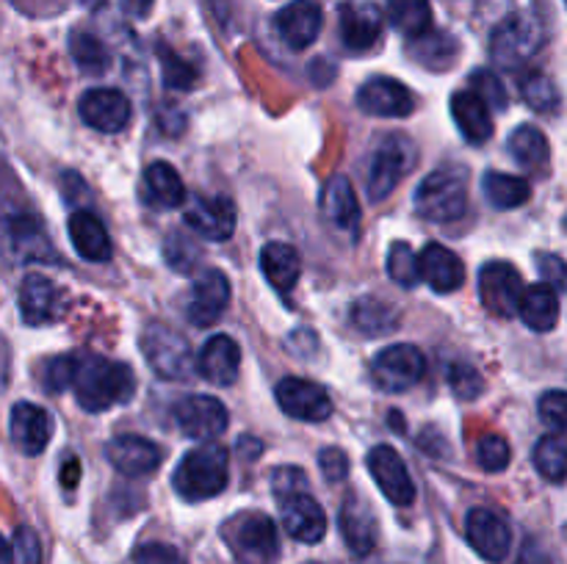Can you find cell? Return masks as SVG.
Segmentation results:
<instances>
[{
  "label": "cell",
  "mask_w": 567,
  "mask_h": 564,
  "mask_svg": "<svg viewBox=\"0 0 567 564\" xmlns=\"http://www.w3.org/2000/svg\"><path fill=\"white\" fill-rule=\"evenodd\" d=\"M66 227H70L72 247H75V252L83 260H89V263H105V260H111L114 247H111L109 230H105V224L92 210H75Z\"/></svg>",
  "instance_id": "cell-29"
},
{
  "label": "cell",
  "mask_w": 567,
  "mask_h": 564,
  "mask_svg": "<svg viewBox=\"0 0 567 564\" xmlns=\"http://www.w3.org/2000/svg\"><path fill=\"white\" fill-rule=\"evenodd\" d=\"M186 224L208 241H227L236 232V205L221 194L194 197L186 208Z\"/></svg>",
  "instance_id": "cell-21"
},
{
  "label": "cell",
  "mask_w": 567,
  "mask_h": 564,
  "mask_svg": "<svg viewBox=\"0 0 567 564\" xmlns=\"http://www.w3.org/2000/svg\"><path fill=\"white\" fill-rule=\"evenodd\" d=\"M11 442L20 448L25 457H39L48 448L50 437H53V418L44 407L31 401H20L11 407L9 418Z\"/></svg>",
  "instance_id": "cell-20"
},
{
  "label": "cell",
  "mask_w": 567,
  "mask_h": 564,
  "mask_svg": "<svg viewBox=\"0 0 567 564\" xmlns=\"http://www.w3.org/2000/svg\"><path fill=\"white\" fill-rule=\"evenodd\" d=\"M6 553H9V542H6L3 534H0V564L6 562Z\"/></svg>",
  "instance_id": "cell-58"
},
{
  "label": "cell",
  "mask_w": 567,
  "mask_h": 564,
  "mask_svg": "<svg viewBox=\"0 0 567 564\" xmlns=\"http://www.w3.org/2000/svg\"><path fill=\"white\" fill-rule=\"evenodd\" d=\"M3 564H42V545H39L37 531L20 525L14 531V540H11Z\"/></svg>",
  "instance_id": "cell-45"
},
{
  "label": "cell",
  "mask_w": 567,
  "mask_h": 564,
  "mask_svg": "<svg viewBox=\"0 0 567 564\" xmlns=\"http://www.w3.org/2000/svg\"><path fill=\"white\" fill-rule=\"evenodd\" d=\"M471 92H474L476 97L487 105V108L502 111L504 105H507V92H504L502 81H498V77L487 70H480L471 75Z\"/></svg>",
  "instance_id": "cell-48"
},
{
  "label": "cell",
  "mask_w": 567,
  "mask_h": 564,
  "mask_svg": "<svg viewBox=\"0 0 567 564\" xmlns=\"http://www.w3.org/2000/svg\"><path fill=\"white\" fill-rule=\"evenodd\" d=\"M105 457L114 464L116 473L127 479H142L158 470L161 448L153 440L138 435H120L105 446Z\"/></svg>",
  "instance_id": "cell-22"
},
{
  "label": "cell",
  "mask_w": 567,
  "mask_h": 564,
  "mask_svg": "<svg viewBox=\"0 0 567 564\" xmlns=\"http://www.w3.org/2000/svg\"><path fill=\"white\" fill-rule=\"evenodd\" d=\"M338 523H341L343 542H347V547L354 556L363 558L374 553L377 540H380V525H377V514L371 512V506L363 498L349 495L343 501L341 514H338Z\"/></svg>",
  "instance_id": "cell-24"
},
{
  "label": "cell",
  "mask_w": 567,
  "mask_h": 564,
  "mask_svg": "<svg viewBox=\"0 0 567 564\" xmlns=\"http://www.w3.org/2000/svg\"><path fill=\"white\" fill-rule=\"evenodd\" d=\"M537 271H540L543 282L551 285L554 291H563L567 282V271H565V260L559 254H537Z\"/></svg>",
  "instance_id": "cell-54"
},
{
  "label": "cell",
  "mask_w": 567,
  "mask_h": 564,
  "mask_svg": "<svg viewBox=\"0 0 567 564\" xmlns=\"http://www.w3.org/2000/svg\"><path fill=\"white\" fill-rule=\"evenodd\" d=\"M426 370V357L413 343H393L371 363V379L385 393H404L419 385Z\"/></svg>",
  "instance_id": "cell-9"
},
{
  "label": "cell",
  "mask_w": 567,
  "mask_h": 564,
  "mask_svg": "<svg viewBox=\"0 0 567 564\" xmlns=\"http://www.w3.org/2000/svg\"><path fill=\"white\" fill-rule=\"evenodd\" d=\"M349 318H352L354 330L363 332V335L382 337V335H388V332L396 330L399 310L391 307L385 299L365 296V299H358V302H354L352 315H349Z\"/></svg>",
  "instance_id": "cell-33"
},
{
  "label": "cell",
  "mask_w": 567,
  "mask_h": 564,
  "mask_svg": "<svg viewBox=\"0 0 567 564\" xmlns=\"http://www.w3.org/2000/svg\"><path fill=\"white\" fill-rule=\"evenodd\" d=\"M227 304H230V280L221 271L210 269L203 276H197V282L192 285L186 318L199 330H205V326H214L221 318Z\"/></svg>",
  "instance_id": "cell-18"
},
{
  "label": "cell",
  "mask_w": 567,
  "mask_h": 564,
  "mask_svg": "<svg viewBox=\"0 0 567 564\" xmlns=\"http://www.w3.org/2000/svg\"><path fill=\"white\" fill-rule=\"evenodd\" d=\"M520 94H524L526 105L535 108L537 114H554L559 108V92L554 86V81L543 72H532L520 83Z\"/></svg>",
  "instance_id": "cell-42"
},
{
  "label": "cell",
  "mask_w": 567,
  "mask_h": 564,
  "mask_svg": "<svg viewBox=\"0 0 567 564\" xmlns=\"http://www.w3.org/2000/svg\"><path fill=\"white\" fill-rule=\"evenodd\" d=\"M0 258L9 263H59L48 227L25 205L0 202Z\"/></svg>",
  "instance_id": "cell-2"
},
{
  "label": "cell",
  "mask_w": 567,
  "mask_h": 564,
  "mask_svg": "<svg viewBox=\"0 0 567 564\" xmlns=\"http://www.w3.org/2000/svg\"><path fill=\"white\" fill-rule=\"evenodd\" d=\"M177 426L192 440H214L230 424L227 407L214 396H186L172 409Z\"/></svg>",
  "instance_id": "cell-12"
},
{
  "label": "cell",
  "mask_w": 567,
  "mask_h": 564,
  "mask_svg": "<svg viewBox=\"0 0 567 564\" xmlns=\"http://www.w3.org/2000/svg\"><path fill=\"white\" fill-rule=\"evenodd\" d=\"M280 501V520L282 529L305 545H316L324 540L327 534V514L321 503L310 495L308 490L288 492V495L277 498Z\"/></svg>",
  "instance_id": "cell-14"
},
{
  "label": "cell",
  "mask_w": 567,
  "mask_h": 564,
  "mask_svg": "<svg viewBox=\"0 0 567 564\" xmlns=\"http://www.w3.org/2000/svg\"><path fill=\"white\" fill-rule=\"evenodd\" d=\"M275 398L280 404L282 412L293 420H308V424H319L332 415V398L321 385L310 379H299V376H286L280 385L275 387Z\"/></svg>",
  "instance_id": "cell-11"
},
{
  "label": "cell",
  "mask_w": 567,
  "mask_h": 564,
  "mask_svg": "<svg viewBox=\"0 0 567 564\" xmlns=\"http://www.w3.org/2000/svg\"><path fill=\"white\" fill-rule=\"evenodd\" d=\"M509 459H513V451H509V442L504 437L485 435L476 446V462L485 473H502L509 468Z\"/></svg>",
  "instance_id": "cell-44"
},
{
  "label": "cell",
  "mask_w": 567,
  "mask_h": 564,
  "mask_svg": "<svg viewBox=\"0 0 567 564\" xmlns=\"http://www.w3.org/2000/svg\"><path fill=\"white\" fill-rule=\"evenodd\" d=\"M61 293L48 276L31 274L20 285V315L28 326H44L61 315Z\"/></svg>",
  "instance_id": "cell-26"
},
{
  "label": "cell",
  "mask_w": 567,
  "mask_h": 564,
  "mask_svg": "<svg viewBox=\"0 0 567 564\" xmlns=\"http://www.w3.org/2000/svg\"><path fill=\"white\" fill-rule=\"evenodd\" d=\"M227 479H230L227 451L216 442H208V446L194 448L181 459L175 476H172V484H175V492L183 501L197 503L219 495L227 487Z\"/></svg>",
  "instance_id": "cell-4"
},
{
  "label": "cell",
  "mask_w": 567,
  "mask_h": 564,
  "mask_svg": "<svg viewBox=\"0 0 567 564\" xmlns=\"http://www.w3.org/2000/svg\"><path fill=\"white\" fill-rule=\"evenodd\" d=\"M465 536L471 547L487 562H504L513 545V529L507 520L493 509H471L465 520Z\"/></svg>",
  "instance_id": "cell-17"
},
{
  "label": "cell",
  "mask_w": 567,
  "mask_h": 564,
  "mask_svg": "<svg viewBox=\"0 0 567 564\" xmlns=\"http://www.w3.org/2000/svg\"><path fill=\"white\" fill-rule=\"evenodd\" d=\"M142 352L150 368L169 382H183L192 376L194 354L192 343L181 332L169 330L164 324H150L142 335Z\"/></svg>",
  "instance_id": "cell-7"
},
{
  "label": "cell",
  "mask_w": 567,
  "mask_h": 564,
  "mask_svg": "<svg viewBox=\"0 0 567 564\" xmlns=\"http://www.w3.org/2000/svg\"><path fill=\"white\" fill-rule=\"evenodd\" d=\"M260 269H264V276L271 282L275 291L288 293L293 291L299 274H302V258H299L291 243L271 241L260 249Z\"/></svg>",
  "instance_id": "cell-30"
},
{
  "label": "cell",
  "mask_w": 567,
  "mask_h": 564,
  "mask_svg": "<svg viewBox=\"0 0 567 564\" xmlns=\"http://www.w3.org/2000/svg\"><path fill=\"white\" fill-rule=\"evenodd\" d=\"M507 147L515 164L524 166V169H537V166H543L548 160V138L535 125L515 127Z\"/></svg>",
  "instance_id": "cell-38"
},
{
  "label": "cell",
  "mask_w": 567,
  "mask_h": 564,
  "mask_svg": "<svg viewBox=\"0 0 567 564\" xmlns=\"http://www.w3.org/2000/svg\"><path fill=\"white\" fill-rule=\"evenodd\" d=\"M321 213L336 230L347 236H358L360 227V202L354 197L352 182L343 175H336L327 180L324 194H321Z\"/></svg>",
  "instance_id": "cell-28"
},
{
  "label": "cell",
  "mask_w": 567,
  "mask_h": 564,
  "mask_svg": "<svg viewBox=\"0 0 567 564\" xmlns=\"http://www.w3.org/2000/svg\"><path fill=\"white\" fill-rule=\"evenodd\" d=\"M410 53H413L421 64L430 66V70H449L454 55H457V42H454L449 33L432 31L430 28V31L413 39Z\"/></svg>",
  "instance_id": "cell-39"
},
{
  "label": "cell",
  "mask_w": 567,
  "mask_h": 564,
  "mask_svg": "<svg viewBox=\"0 0 567 564\" xmlns=\"http://www.w3.org/2000/svg\"><path fill=\"white\" fill-rule=\"evenodd\" d=\"M543 48V25L532 14H509L491 36V55L496 64L518 70Z\"/></svg>",
  "instance_id": "cell-8"
},
{
  "label": "cell",
  "mask_w": 567,
  "mask_h": 564,
  "mask_svg": "<svg viewBox=\"0 0 567 564\" xmlns=\"http://www.w3.org/2000/svg\"><path fill=\"white\" fill-rule=\"evenodd\" d=\"M540 420L548 426L551 431H563L565 435V426H567V401H565V393L563 390H548L543 393L540 404Z\"/></svg>",
  "instance_id": "cell-49"
},
{
  "label": "cell",
  "mask_w": 567,
  "mask_h": 564,
  "mask_svg": "<svg viewBox=\"0 0 567 564\" xmlns=\"http://www.w3.org/2000/svg\"><path fill=\"white\" fill-rule=\"evenodd\" d=\"M388 276H391L396 285L402 288H415L419 285V254L413 252V247L404 241H396L388 249Z\"/></svg>",
  "instance_id": "cell-43"
},
{
  "label": "cell",
  "mask_w": 567,
  "mask_h": 564,
  "mask_svg": "<svg viewBox=\"0 0 567 564\" xmlns=\"http://www.w3.org/2000/svg\"><path fill=\"white\" fill-rule=\"evenodd\" d=\"M70 387H75L78 404L86 412H105L131 401L136 393V376L125 363L89 354V357H75Z\"/></svg>",
  "instance_id": "cell-1"
},
{
  "label": "cell",
  "mask_w": 567,
  "mask_h": 564,
  "mask_svg": "<svg viewBox=\"0 0 567 564\" xmlns=\"http://www.w3.org/2000/svg\"><path fill=\"white\" fill-rule=\"evenodd\" d=\"M305 470L293 468V464H282V468H275L271 470V490H275V495H288V492H297V490H305Z\"/></svg>",
  "instance_id": "cell-53"
},
{
  "label": "cell",
  "mask_w": 567,
  "mask_h": 564,
  "mask_svg": "<svg viewBox=\"0 0 567 564\" xmlns=\"http://www.w3.org/2000/svg\"><path fill=\"white\" fill-rule=\"evenodd\" d=\"M164 260L169 263V269H175L177 274L192 276L199 269V260H203V249L194 243V238L183 236L181 230L169 232L164 241Z\"/></svg>",
  "instance_id": "cell-41"
},
{
  "label": "cell",
  "mask_w": 567,
  "mask_h": 564,
  "mask_svg": "<svg viewBox=\"0 0 567 564\" xmlns=\"http://www.w3.org/2000/svg\"><path fill=\"white\" fill-rule=\"evenodd\" d=\"M78 473H81V464H78V462H66V470H64V484H66V487L75 484Z\"/></svg>",
  "instance_id": "cell-57"
},
{
  "label": "cell",
  "mask_w": 567,
  "mask_h": 564,
  "mask_svg": "<svg viewBox=\"0 0 567 564\" xmlns=\"http://www.w3.org/2000/svg\"><path fill=\"white\" fill-rule=\"evenodd\" d=\"M341 17V42L349 53H365L382 36V11L374 3L349 0L338 11Z\"/></svg>",
  "instance_id": "cell-23"
},
{
  "label": "cell",
  "mask_w": 567,
  "mask_h": 564,
  "mask_svg": "<svg viewBox=\"0 0 567 564\" xmlns=\"http://www.w3.org/2000/svg\"><path fill=\"white\" fill-rule=\"evenodd\" d=\"M452 116L457 122L460 133L465 136V142L471 144H485L493 136V116L491 108L476 97L471 88L457 92L452 97Z\"/></svg>",
  "instance_id": "cell-32"
},
{
  "label": "cell",
  "mask_w": 567,
  "mask_h": 564,
  "mask_svg": "<svg viewBox=\"0 0 567 564\" xmlns=\"http://www.w3.org/2000/svg\"><path fill=\"white\" fill-rule=\"evenodd\" d=\"M238 365H241V348H238V343L230 335H214L197 357V368L203 379L219 387L236 382Z\"/></svg>",
  "instance_id": "cell-27"
},
{
  "label": "cell",
  "mask_w": 567,
  "mask_h": 564,
  "mask_svg": "<svg viewBox=\"0 0 567 564\" xmlns=\"http://www.w3.org/2000/svg\"><path fill=\"white\" fill-rule=\"evenodd\" d=\"M419 274L437 293H452L463 285L465 265L443 243H426L419 254Z\"/></svg>",
  "instance_id": "cell-25"
},
{
  "label": "cell",
  "mask_w": 567,
  "mask_h": 564,
  "mask_svg": "<svg viewBox=\"0 0 567 564\" xmlns=\"http://www.w3.org/2000/svg\"><path fill=\"white\" fill-rule=\"evenodd\" d=\"M391 25L404 36L415 39L432 28L430 0H385Z\"/></svg>",
  "instance_id": "cell-36"
},
{
  "label": "cell",
  "mask_w": 567,
  "mask_h": 564,
  "mask_svg": "<svg viewBox=\"0 0 567 564\" xmlns=\"http://www.w3.org/2000/svg\"><path fill=\"white\" fill-rule=\"evenodd\" d=\"M415 160H419V153L408 136L393 133V136L382 138L380 147L371 153L369 171H365V191H369L371 202H382L385 197H391L399 182L413 169Z\"/></svg>",
  "instance_id": "cell-6"
},
{
  "label": "cell",
  "mask_w": 567,
  "mask_h": 564,
  "mask_svg": "<svg viewBox=\"0 0 567 564\" xmlns=\"http://www.w3.org/2000/svg\"><path fill=\"white\" fill-rule=\"evenodd\" d=\"M321 6L316 0H293L275 14L277 36L291 50H308L321 33Z\"/></svg>",
  "instance_id": "cell-19"
},
{
  "label": "cell",
  "mask_w": 567,
  "mask_h": 564,
  "mask_svg": "<svg viewBox=\"0 0 567 564\" xmlns=\"http://www.w3.org/2000/svg\"><path fill=\"white\" fill-rule=\"evenodd\" d=\"M319 468L321 473H324V479L330 481V484H341L343 479H347L349 473V459L347 453L341 451V448H324V451L319 453Z\"/></svg>",
  "instance_id": "cell-52"
},
{
  "label": "cell",
  "mask_w": 567,
  "mask_h": 564,
  "mask_svg": "<svg viewBox=\"0 0 567 564\" xmlns=\"http://www.w3.org/2000/svg\"><path fill=\"white\" fill-rule=\"evenodd\" d=\"M518 564H551V558H548L537 545H526V551L520 553Z\"/></svg>",
  "instance_id": "cell-56"
},
{
  "label": "cell",
  "mask_w": 567,
  "mask_h": 564,
  "mask_svg": "<svg viewBox=\"0 0 567 564\" xmlns=\"http://www.w3.org/2000/svg\"><path fill=\"white\" fill-rule=\"evenodd\" d=\"M482 191H485V199L496 210H513L520 208V205L529 199V182H526L524 177L487 171V175L482 177Z\"/></svg>",
  "instance_id": "cell-35"
},
{
  "label": "cell",
  "mask_w": 567,
  "mask_h": 564,
  "mask_svg": "<svg viewBox=\"0 0 567 564\" xmlns=\"http://www.w3.org/2000/svg\"><path fill=\"white\" fill-rule=\"evenodd\" d=\"M78 114L100 133H120L131 122V100L120 88H89L78 100Z\"/></svg>",
  "instance_id": "cell-16"
},
{
  "label": "cell",
  "mask_w": 567,
  "mask_h": 564,
  "mask_svg": "<svg viewBox=\"0 0 567 564\" xmlns=\"http://www.w3.org/2000/svg\"><path fill=\"white\" fill-rule=\"evenodd\" d=\"M153 3L155 0H122V9H125L131 17H136V20H142V17L150 14Z\"/></svg>",
  "instance_id": "cell-55"
},
{
  "label": "cell",
  "mask_w": 567,
  "mask_h": 564,
  "mask_svg": "<svg viewBox=\"0 0 567 564\" xmlns=\"http://www.w3.org/2000/svg\"><path fill=\"white\" fill-rule=\"evenodd\" d=\"M133 564H188L183 558V553L175 545H166V542H147L136 551Z\"/></svg>",
  "instance_id": "cell-50"
},
{
  "label": "cell",
  "mask_w": 567,
  "mask_h": 564,
  "mask_svg": "<svg viewBox=\"0 0 567 564\" xmlns=\"http://www.w3.org/2000/svg\"><path fill=\"white\" fill-rule=\"evenodd\" d=\"M449 385H452V390L457 393L463 401H474L482 393V387H485V382H482L480 370H476L474 365L452 363V368H449Z\"/></svg>",
  "instance_id": "cell-47"
},
{
  "label": "cell",
  "mask_w": 567,
  "mask_h": 564,
  "mask_svg": "<svg viewBox=\"0 0 567 564\" xmlns=\"http://www.w3.org/2000/svg\"><path fill=\"white\" fill-rule=\"evenodd\" d=\"M358 105L363 114L380 116V119H402L415 108V97L396 77H369L358 92Z\"/></svg>",
  "instance_id": "cell-15"
},
{
  "label": "cell",
  "mask_w": 567,
  "mask_h": 564,
  "mask_svg": "<svg viewBox=\"0 0 567 564\" xmlns=\"http://www.w3.org/2000/svg\"><path fill=\"white\" fill-rule=\"evenodd\" d=\"M158 55H161V66H164L166 86H172V88H192L194 86V81H197V70H194L188 61H183L175 50L164 48V44H158Z\"/></svg>",
  "instance_id": "cell-46"
},
{
  "label": "cell",
  "mask_w": 567,
  "mask_h": 564,
  "mask_svg": "<svg viewBox=\"0 0 567 564\" xmlns=\"http://www.w3.org/2000/svg\"><path fill=\"white\" fill-rule=\"evenodd\" d=\"M70 53L72 61L78 64V70L86 72V75H103L109 70V50L100 42L97 36L86 31H72L70 33Z\"/></svg>",
  "instance_id": "cell-40"
},
{
  "label": "cell",
  "mask_w": 567,
  "mask_h": 564,
  "mask_svg": "<svg viewBox=\"0 0 567 564\" xmlns=\"http://www.w3.org/2000/svg\"><path fill=\"white\" fill-rule=\"evenodd\" d=\"M72 374H75V357H55L48 363L44 370V387L50 393H61L72 385Z\"/></svg>",
  "instance_id": "cell-51"
},
{
  "label": "cell",
  "mask_w": 567,
  "mask_h": 564,
  "mask_svg": "<svg viewBox=\"0 0 567 564\" xmlns=\"http://www.w3.org/2000/svg\"><path fill=\"white\" fill-rule=\"evenodd\" d=\"M227 547L238 564H275L280 556L277 525L264 512H241L221 525Z\"/></svg>",
  "instance_id": "cell-5"
},
{
  "label": "cell",
  "mask_w": 567,
  "mask_h": 564,
  "mask_svg": "<svg viewBox=\"0 0 567 564\" xmlns=\"http://www.w3.org/2000/svg\"><path fill=\"white\" fill-rule=\"evenodd\" d=\"M524 324L535 332H551L559 321V293L546 282L524 288L518 302V313Z\"/></svg>",
  "instance_id": "cell-31"
},
{
  "label": "cell",
  "mask_w": 567,
  "mask_h": 564,
  "mask_svg": "<svg viewBox=\"0 0 567 564\" xmlns=\"http://www.w3.org/2000/svg\"><path fill=\"white\" fill-rule=\"evenodd\" d=\"M150 188V197L161 208H177V205L186 202V186H183L181 175L172 164L166 160H155L147 166V175H144Z\"/></svg>",
  "instance_id": "cell-34"
},
{
  "label": "cell",
  "mask_w": 567,
  "mask_h": 564,
  "mask_svg": "<svg viewBox=\"0 0 567 564\" xmlns=\"http://www.w3.org/2000/svg\"><path fill=\"white\" fill-rule=\"evenodd\" d=\"M413 205L421 219L435 224L463 219L468 210V169L449 164L430 171L415 188Z\"/></svg>",
  "instance_id": "cell-3"
},
{
  "label": "cell",
  "mask_w": 567,
  "mask_h": 564,
  "mask_svg": "<svg viewBox=\"0 0 567 564\" xmlns=\"http://www.w3.org/2000/svg\"><path fill=\"white\" fill-rule=\"evenodd\" d=\"M532 459H535V468L543 479L563 484L567 476V448L563 431H548L546 437H540Z\"/></svg>",
  "instance_id": "cell-37"
},
{
  "label": "cell",
  "mask_w": 567,
  "mask_h": 564,
  "mask_svg": "<svg viewBox=\"0 0 567 564\" xmlns=\"http://www.w3.org/2000/svg\"><path fill=\"white\" fill-rule=\"evenodd\" d=\"M520 293H524V280L513 263L491 260L480 269V302L485 304L487 313L509 318L518 313Z\"/></svg>",
  "instance_id": "cell-10"
},
{
  "label": "cell",
  "mask_w": 567,
  "mask_h": 564,
  "mask_svg": "<svg viewBox=\"0 0 567 564\" xmlns=\"http://www.w3.org/2000/svg\"><path fill=\"white\" fill-rule=\"evenodd\" d=\"M369 473L374 476L377 487L382 490V495L388 498L396 506H413L415 501V484L413 476H410L408 464L399 457L396 448L391 446H374L369 451Z\"/></svg>",
  "instance_id": "cell-13"
}]
</instances>
